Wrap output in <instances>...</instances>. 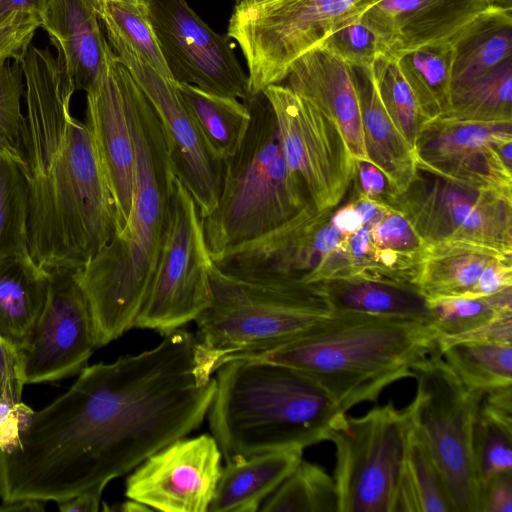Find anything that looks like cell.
I'll return each mask as SVG.
<instances>
[{"instance_id": "37", "label": "cell", "mask_w": 512, "mask_h": 512, "mask_svg": "<svg viewBox=\"0 0 512 512\" xmlns=\"http://www.w3.org/2000/svg\"><path fill=\"white\" fill-rule=\"evenodd\" d=\"M430 324L438 339L454 338L512 310V288L484 297L444 298L428 302Z\"/></svg>"}, {"instance_id": "16", "label": "cell", "mask_w": 512, "mask_h": 512, "mask_svg": "<svg viewBox=\"0 0 512 512\" xmlns=\"http://www.w3.org/2000/svg\"><path fill=\"white\" fill-rule=\"evenodd\" d=\"M512 141V123L487 124L437 118L415 146L419 171L512 198V165L501 147Z\"/></svg>"}, {"instance_id": "32", "label": "cell", "mask_w": 512, "mask_h": 512, "mask_svg": "<svg viewBox=\"0 0 512 512\" xmlns=\"http://www.w3.org/2000/svg\"><path fill=\"white\" fill-rule=\"evenodd\" d=\"M395 512H455L434 460L410 424Z\"/></svg>"}, {"instance_id": "20", "label": "cell", "mask_w": 512, "mask_h": 512, "mask_svg": "<svg viewBox=\"0 0 512 512\" xmlns=\"http://www.w3.org/2000/svg\"><path fill=\"white\" fill-rule=\"evenodd\" d=\"M491 0H384L359 20L391 58L424 46L450 42ZM499 4V3H498Z\"/></svg>"}, {"instance_id": "36", "label": "cell", "mask_w": 512, "mask_h": 512, "mask_svg": "<svg viewBox=\"0 0 512 512\" xmlns=\"http://www.w3.org/2000/svg\"><path fill=\"white\" fill-rule=\"evenodd\" d=\"M261 512H334L337 496L333 477L303 458L262 503Z\"/></svg>"}, {"instance_id": "38", "label": "cell", "mask_w": 512, "mask_h": 512, "mask_svg": "<svg viewBox=\"0 0 512 512\" xmlns=\"http://www.w3.org/2000/svg\"><path fill=\"white\" fill-rule=\"evenodd\" d=\"M472 457L479 495L492 478L512 472V420L479 406L473 425Z\"/></svg>"}, {"instance_id": "52", "label": "cell", "mask_w": 512, "mask_h": 512, "mask_svg": "<svg viewBox=\"0 0 512 512\" xmlns=\"http://www.w3.org/2000/svg\"><path fill=\"white\" fill-rule=\"evenodd\" d=\"M47 502L37 499L21 498L12 501H2L1 512H34L44 511Z\"/></svg>"}, {"instance_id": "14", "label": "cell", "mask_w": 512, "mask_h": 512, "mask_svg": "<svg viewBox=\"0 0 512 512\" xmlns=\"http://www.w3.org/2000/svg\"><path fill=\"white\" fill-rule=\"evenodd\" d=\"M148 16L174 81L242 101L249 79L227 36L212 30L185 0H145Z\"/></svg>"}, {"instance_id": "43", "label": "cell", "mask_w": 512, "mask_h": 512, "mask_svg": "<svg viewBox=\"0 0 512 512\" xmlns=\"http://www.w3.org/2000/svg\"><path fill=\"white\" fill-rule=\"evenodd\" d=\"M39 27L40 19L27 15L20 16L1 27L0 61L4 59L21 61Z\"/></svg>"}, {"instance_id": "7", "label": "cell", "mask_w": 512, "mask_h": 512, "mask_svg": "<svg viewBox=\"0 0 512 512\" xmlns=\"http://www.w3.org/2000/svg\"><path fill=\"white\" fill-rule=\"evenodd\" d=\"M250 121L237 151L224 160L215 210L202 219L212 261L286 225L312 203L288 168L272 108L263 95L243 101Z\"/></svg>"}, {"instance_id": "18", "label": "cell", "mask_w": 512, "mask_h": 512, "mask_svg": "<svg viewBox=\"0 0 512 512\" xmlns=\"http://www.w3.org/2000/svg\"><path fill=\"white\" fill-rule=\"evenodd\" d=\"M222 453L212 435L178 438L128 476V499L162 512H208L221 475Z\"/></svg>"}, {"instance_id": "13", "label": "cell", "mask_w": 512, "mask_h": 512, "mask_svg": "<svg viewBox=\"0 0 512 512\" xmlns=\"http://www.w3.org/2000/svg\"><path fill=\"white\" fill-rule=\"evenodd\" d=\"M262 93L272 108L288 168L317 210H334L350 189L358 164L338 127L286 85H270Z\"/></svg>"}, {"instance_id": "27", "label": "cell", "mask_w": 512, "mask_h": 512, "mask_svg": "<svg viewBox=\"0 0 512 512\" xmlns=\"http://www.w3.org/2000/svg\"><path fill=\"white\" fill-rule=\"evenodd\" d=\"M452 86L472 79L512 57V7L492 4L451 41Z\"/></svg>"}, {"instance_id": "19", "label": "cell", "mask_w": 512, "mask_h": 512, "mask_svg": "<svg viewBox=\"0 0 512 512\" xmlns=\"http://www.w3.org/2000/svg\"><path fill=\"white\" fill-rule=\"evenodd\" d=\"M130 75L111 49L99 80L85 92V123L115 201L117 235L129 222L135 193V149L127 99Z\"/></svg>"}, {"instance_id": "28", "label": "cell", "mask_w": 512, "mask_h": 512, "mask_svg": "<svg viewBox=\"0 0 512 512\" xmlns=\"http://www.w3.org/2000/svg\"><path fill=\"white\" fill-rule=\"evenodd\" d=\"M179 95L213 154L226 160L239 148L250 121L246 104L176 82Z\"/></svg>"}, {"instance_id": "33", "label": "cell", "mask_w": 512, "mask_h": 512, "mask_svg": "<svg viewBox=\"0 0 512 512\" xmlns=\"http://www.w3.org/2000/svg\"><path fill=\"white\" fill-rule=\"evenodd\" d=\"M438 351L470 391L512 386V344L457 341L438 344Z\"/></svg>"}, {"instance_id": "30", "label": "cell", "mask_w": 512, "mask_h": 512, "mask_svg": "<svg viewBox=\"0 0 512 512\" xmlns=\"http://www.w3.org/2000/svg\"><path fill=\"white\" fill-rule=\"evenodd\" d=\"M458 121L512 123V57L452 86L450 106L440 117Z\"/></svg>"}, {"instance_id": "50", "label": "cell", "mask_w": 512, "mask_h": 512, "mask_svg": "<svg viewBox=\"0 0 512 512\" xmlns=\"http://www.w3.org/2000/svg\"><path fill=\"white\" fill-rule=\"evenodd\" d=\"M103 490L92 489L56 503L62 512H96L99 510Z\"/></svg>"}, {"instance_id": "2", "label": "cell", "mask_w": 512, "mask_h": 512, "mask_svg": "<svg viewBox=\"0 0 512 512\" xmlns=\"http://www.w3.org/2000/svg\"><path fill=\"white\" fill-rule=\"evenodd\" d=\"M20 63L29 253L48 271H79L117 235L115 201L90 129L71 113L76 91L57 58L31 43Z\"/></svg>"}, {"instance_id": "17", "label": "cell", "mask_w": 512, "mask_h": 512, "mask_svg": "<svg viewBox=\"0 0 512 512\" xmlns=\"http://www.w3.org/2000/svg\"><path fill=\"white\" fill-rule=\"evenodd\" d=\"M108 42L151 102L176 176L194 199L201 219L205 218L219 201L224 160L217 158L206 144L179 95L176 81L160 75L119 42Z\"/></svg>"}, {"instance_id": "46", "label": "cell", "mask_w": 512, "mask_h": 512, "mask_svg": "<svg viewBox=\"0 0 512 512\" xmlns=\"http://www.w3.org/2000/svg\"><path fill=\"white\" fill-rule=\"evenodd\" d=\"M457 341L512 344V310L500 313L489 322L466 334L454 338L438 339V344Z\"/></svg>"}, {"instance_id": "10", "label": "cell", "mask_w": 512, "mask_h": 512, "mask_svg": "<svg viewBox=\"0 0 512 512\" xmlns=\"http://www.w3.org/2000/svg\"><path fill=\"white\" fill-rule=\"evenodd\" d=\"M408 428L405 409L393 402L335 421L327 440L335 447L338 512H395Z\"/></svg>"}, {"instance_id": "45", "label": "cell", "mask_w": 512, "mask_h": 512, "mask_svg": "<svg viewBox=\"0 0 512 512\" xmlns=\"http://www.w3.org/2000/svg\"><path fill=\"white\" fill-rule=\"evenodd\" d=\"M478 512H512V472L495 476L480 489Z\"/></svg>"}, {"instance_id": "12", "label": "cell", "mask_w": 512, "mask_h": 512, "mask_svg": "<svg viewBox=\"0 0 512 512\" xmlns=\"http://www.w3.org/2000/svg\"><path fill=\"white\" fill-rule=\"evenodd\" d=\"M384 201L425 244L456 240L512 254V198L419 171L405 192Z\"/></svg>"}, {"instance_id": "21", "label": "cell", "mask_w": 512, "mask_h": 512, "mask_svg": "<svg viewBox=\"0 0 512 512\" xmlns=\"http://www.w3.org/2000/svg\"><path fill=\"white\" fill-rule=\"evenodd\" d=\"M286 86L309 102L339 129L352 155L370 162L365 148L356 71L324 44L289 67Z\"/></svg>"}, {"instance_id": "40", "label": "cell", "mask_w": 512, "mask_h": 512, "mask_svg": "<svg viewBox=\"0 0 512 512\" xmlns=\"http://www.w3.org/2000/svg\"><path fill=\"white\" fill-rule=\"evenodd\" d=\"M25 83L20 61H0V150L14 158L23 168L25 115L21 104Z\"/></svg>"}, {"instance_id": "41", "label": "cell", "mask_w": 512, "mask_h": 512, "mask_svg": "<svg viewBox=\"0 0 512 512\" xmlns=\"http://www.w3.org/2000/svg\"><path fill=\"white\" fill-rule=\"evenodd\" d=\"M372 243L383 249L420 258L425 242L410 222L389 205L385 214L369 227Z\"/></svg>"}, {"instance_id": "4", "label": "cell", "mask_w": 512, "mask_h": 512, "mask_svg": "<svg viewBox=\"0 0 512 512\" xmlns=\"http://www.w3.org/2000/svg\"><path fill=\"white\" fill-rule=\"evenodd\" d=\"M437 350L438 334L429 322L334 312L315 334L229 360L249 359L300 370L347 412L376 400L389 385L412 377L413 367Z\"/></svg>"}, {"instance_id": "9", "label": "cell", "mask_w": 512, "mask_h": 512, "mask_svg": "<svg viewBox=\"0 0 512 512\" xmlns=\"http://www.w3.org/2000/svg\"><path fill=\"white\" fill-rule=\"evenodd\" d=\"M412 377L417 386L404 408L408 422L434 460L455 512H478L472 434L482 394L468 390L438 350L413 367Z\"/></svg>"}, {"instance_id": "5", "label": "cell", "mask_w": 512, "mask_h": 512, "mask_svg": "<svg viewBox=\"0 0 512 512\" xmlns=\"http://www.w3.org/2000/svg\"><path fill=\"white\" fill-rule=\"evenodd\" d=\"M215 383L207 416L226 462L327 440L347 413L311 377L281 364L232 359Z\"/></svg>"}, {"instance_id": "44", "label": "cell", "mask_w": 512, "mask_h": 512, "mask_svg": "<svg viewBox=\"0 0 512 512\" xmlns=\"http://www.w3.org/2000/svg\"><path fill=\"white\" fill-rule=\"evenodd\" d=\"M23 387L17 352L0 337V402L17 405Z\"/></svg>"}, {"instance_id": "42", "label": "cell", "mask_w": 512, "mask_h": 512, "mask_svg": "<svg viewBox=\"0 0 512 512\" xmlns=\"http://www.w3.org/2000/svg\"><path fill=\"white\" fill-rule=\"evenodd\" d=\"M321 44L329 47L353 68L371 67L380 53L374 34L360 21L343 27Z\"/></svg>"}, {"instance_id": "48", "label": "cell", "mask_w": 512, "mask_h": 512, "mask_svg": "<svg viewBox=\"0 0 512 512\" xmlns=\"http://www.w3.org/2000/svg\"><path fill=\"white\" fill-rule=\"evenodd\" d=\"M352 183L367 197L384 201L387 192V181L384 174L374 164L359 161Z\"/></svg>"}, {"instance_id": "51", "label": "cell", "mask_w": 512, "mask_h": 512, "mask_svg": "<svg viewBox=\"0 0 512 512\" xmlns=\"http://www.w3.org/2000/svg\"><path fill=\"white\" fill-rule=\"evenodd\" d=\"M330 221L345 236L353 234L363 226L359 211L350 201L332 212Z\"/></svg>"}, {"instance_id": "26", "label": "cell", "mask_w": 512, "mask_h": 512, "mask_svg": "<svg viewBox=\"0 0 512 512\" xmlns=\"http://www.w3.org/2000/svg\"><path fill=\"white\" fill-rule=\"evenodd\" d=\"M49 272L30 254L0 266V337L16 352L31 337L44 310Z\"/></svg>"}, {"instance_id": "3", "label": "cell", "mask_w": 512, "mask_h": 512, "mask_svg": "<svg viewBox=\"0 0 512 512\" xmlns=\"http://www.w3.org/2000/svg\"><path fill=\"white\" fill-rule=\"evenodd\" d=\"M127 99L135 149L129 222L78 271L98 347L135 328L169 230L176 177L159 118L132 73Z\"/></svg>"}, {"instance_id": "35", "label": "cell", "mask_w": 512, "mask_h": 512, "mask_svg": "<svg viewBox=\"0 0 512 512\" xmlns=\"http://www.w3.org/2000/svg\"><path fill=\"white\" fill-rule=\"evenodd\" d=\"M29 198L22 166L0 150V266L28 255Z\"/></svg>"}, {"instance_id": "15", "label": "cell", "mask_w": 512, "mask_h": 512, "mask_svg": "<svg viewBox=\"0 0 512 512\" xmlns=\"http://www.w3.org/2000/svg\"><path fill=\"white\" fill-rule=\"evenodd\" d=\"M48 272L44 310L28 342L17 352L24 385L78 375L99 348L78 271Z\"/></svg>"}, {"instance_id": "39", "label": "cell", "mask_w": 512, "mask_h": 512, "mask_svg": "<svg viewBox=\"0 0 512 512\" xmlns=\"http://www.w3.org/2000/svg\"><path fill=\"white\" fill-rule=\"evenodd\" d=\"M373 72L387 113L415 152L419 135L428 122L401 73L397 59L378 53Z\"/></svg>"}, {"instance_id": "25", "label": "cell", "mask_w": 512, "mask_h": 512, "mask_svg": "<svg viewBox=\"0 0 512 512\" xmlns=\"http://www.w3.org/2000/svg\"><path fill=\"white\" fill-rule=\"evenodd\" d=\"M303 448L269 451L226 462L208 512H257L301 461Z\"/></svg>"}, {"instance_id": "49", "label": "cell", "mask_w": 512, "mask_h": 512, "mask_svg": "<svg viewBox=\"0 0 512 512\" xmlns=\"http://www.w3.org/2000/svg\"><path fill=\"white\" fill-rule=\"evenodd\" d=\"M47 0H0V28L20 16L40 19Z\"/></svg>"}, {"instance_id": "34", "label": "cell", "mask_w": 512, "mask_h": 512, "mask_svg": "<svg viewBox=\"0 0 512 512\" xmlns=\"http://www.w3.org/2000/svg\"><path fill=\"white\" fill-rule=\"evenodd\" d=\"M108 40L122 44L160 75L172 78L148 16L145 0H95Z\"/></svg>"}, {"instance_id": "54", "label": "cell", "mask_w": 512, "mask_h": 512, "mask_svg": "<svg viewBox=\"0 0 512 512\" xmlns=\"http://www.w3.org/2000/svg\"><path fill=\"white\" fill-rule=\"evenodd\" d=\"M236 5H252L257 4L265 0H234Z\"/></svg>"}, {"instance_id": "31", "label": "cell", "mask_w": 512, "mask_h": 512, "mask_svg": "<svg viewBox=\"0 0 512 512\" xmlns=\"http://www.w3.org/2000/svg\"><path fill=\"white\" fill-rule=\"evenodd\" d=\"M397 62L427 122L444 116L452 89V43L421 47L402 55Z\"/></svg>"}, {"instance_id": "22", "label": "cell", "mask_w": 512, "mask_h": 512, "mask_svg": "<svg viewBox=\"0 0 512 512\" xmlns=\"http://www.w3.org/2000/svg\"><path fill=\"white\" fill-rule=\"evenodd\" d=\"M40 27L57 49L56 58L75 91L87 92L99 80L112 49L95 0H47Z\"/></svg>"}, {"instance_id": "29", "label": "cell", "mask_w": 512, "mask_h": 512, "mask_svg": "<svg viewBox=\"0 0 512 512\" xmlns=\"http://www.w3.org/2000/svg\"><path fill=\"white\" fill-rule=\"evenodd\" d=\"M333 312L406 318L430 323L426 299L414 288L374 281L325 282Z\"/></svg>"}, {"instance_id": "8", "label": "cell", "mask_w": 512, "mask_h": 512, "mask_svg": "<svg viewBox=\"0 0 512 512\" xmlns=\"http://www.w3.org/2000/svg\"><path fill=\"white\" fill-rule=\"evenodd\" d=\"M384 0H265L236 5L227 37L246 59L251 95L281 84L291 64Z\"/></svg>"}, {"instance_id": "6", "label": "cell", "mask_w": 512, "mask_h": 512, "mask_svg": "<svg viewBox=\"0 0 512 512\" xmlns=\"http://www.w3.org/2000/svg\"><path fill=\"white\" fill-rule=\"evenodd\" d=\"M211 300L195 320L196 352L213 375L229 359L322 330L333 315L325 282L252 280L209 267Z\"/></svg>"}, {"instance_id": "53", "label": "cell", "mask_w": 512, "mask_h": 512, "mask_svg": "<svg viewBox=\"0 0 512 512\" xmlns=\"http://www.w3.org/2000/svg\"><path fill=\"white\" fill-rule=\"evenodd\" d=\"M113 510H119V511H151L148 507L144 506L143 504H140L136 501H133L131 499H128L125 503H122L119 505V507H113L111 508Z\"/></svg>"}, {"instance_id": "23", "label": "cell", "mask_w": 512, "mask_h": 512, "mask_svg": "<svg viewBox=\"0 0 512 512\" xmlns=\"http://www.w3.org/2000/svg\"><path fill=\"white\" fill-rule=\"evenodd\" d=\"M357 76L366 153L387 181L384 200L405 192L418 175L415 152L387 113L373 65L354 68Z\"/></svg>"}, {"instance_id": "1", "label": "cell", "mask_w": 512, "mask_h": 512, "mask_svg": "<svg viewBox=\"0 0 512 512\" xmlns=\"http://www.w3.org/2000/svg\"><path fill=\"white\" fill-rule=\"evenodd\" d=\"M215 378L185 329L155 347L86 366L40 411L23 403L0 430V498L56 503L104 490L207 416Z\"/></svg>"}, {"instance_id": "24", "label": "cell", "mask_w": 512, "mask_h": 512, "mask_svg": "<svg viewBox=\"0 0 512 512\" xmlns=\"http://www.w3.org/2000/svg\"><path fill=\"white\" fill-rule=\"evenodd\" d=\"M508 257L512 254L470 242L429 243L422 252L414 285L427 302L472 297L486 266Z\"/></svg>"}, {"instance_id": "55", "label": "cell", "mask_w": 512, "mask_h": 512, "mask_svg": "<svg viewBox=\"0 0 512 512\" xmlns=\"http://www.w3.org/2000/svg\"><path fill=\"white\" fill-rule=\"evenodd\" d=\"M491 1L494 2V3L511 5V0H491Z\"/></svg>"}, {"instance_id": "11", "label": "cell", "mask_w": 512, "mask_h": 512, "mask_svg": "<svg viewBox=\"0 0 512 512\" xmlns=\"http://www.w3.org/2000/svg\"><path fill=\"white\" fill-rule=\"evenodd\" d=\"M211 263L196 203L176 176L169 230L135 328L164 336L195 321L211 300Z\"/></svg>"}, {"instance_id": "47", "label": "cell", "mask_w": 512, "mask_h": 512, "mask_svg": "<svg viewBox=\"0 0 512 512\" xmlns=\"http://www.w3.org/2000/svg\"><path fill=\"white\" fill-rule=\"evenodd\" d=\"M512 288V257L491 262L482 272L472 297L490 296Z\"/></svg>"}]
</instances>
